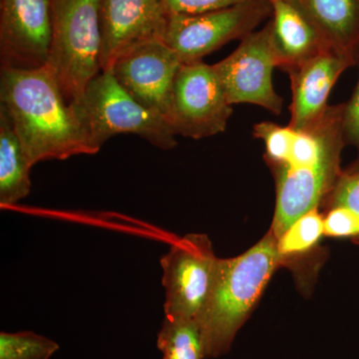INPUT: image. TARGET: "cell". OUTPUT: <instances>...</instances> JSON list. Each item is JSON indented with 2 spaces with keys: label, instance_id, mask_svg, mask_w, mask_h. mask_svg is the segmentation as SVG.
I'll use <instances>...</instances> for the list:
<instances>
[{
  "label": "cell",
  "instance_id": "obj_15",
  "mask_svg": "<svg viewBox=\"0 0 359 359\" xmlns=\"http://www.w3.org/2000/svg\"><path fill=\"white\" fill-rule=\"evenodd\" d=\"M335 50L355 57L359 46V0H292Z\"/></svg>",
  "mask_w": 359,
  "mask_h": 359
},
{
  "label": "cell",
  "instance_id": "obj_14",
  "mask_svg": "<svg viewBox=\"0 0 359 359\" xmlns=\"http://www.w3.org/2000/svg\"><path fill=\"white\" fill-rule=\"evenodd\" d=\"M271 4V41L278 68H292L332 49L320 30L292 0H269ZM334 49V48H332Z\"/></svg>",
  "mask_w": 359,
  "mask_h": 359
},
{
  "label": "cell",
  "instance_id": "obj_9",
  "mask_svg": "<svg viewBox=\"0 0 359 359\" xmlns=\"http://www.w3.org/2000/svg\"><path fill=\"white\" fill-rule=\"evenodd\" d=\"M229 102L252 104L280 115L282 97L273 84V72L278 68L269 21L261 30L241 40L228 57L214 65Z\"/></svg>",
  "mask_w": 359,
  "mask_h": 359
},
{
  "label": "cell",
  "instance_id": "obj_21",
  "mask_svg": "<svg viewBox=\"0 0 359 359\" xmlns=\"http://www.w3.org/2000/svg\"><path fill=\"white\" fill-rule=\"evenodd\" d=\"M325 235L335 238H348L359 244V216L346 207H332L325 217Z\"/></svg>",
  "mask_w": 359,
  "mask_h": 359
},
{
  "label": "cell",
  "instance_id": "obj_16",
  "mask_svg": "<svg viewBox=\"0 0 359 359\" xmlns=\"http://www.w3.org/2000/svg\"><path fill=\"white\" fill-rule=\"evenodd\" d=\"M32 168L11 116L0 105V205L2 208L13 207L29 195Z\"/></svg>",
  "mask_w": 359,
  "mask_h": 359
},
{
  "label": "cell",
  "instance_id": "obj_12",
  "mask_svg": "<svg viewBox=\"0 0 359 359\" xmlns=\"http://www.w3.org/2000/svg\"><path fill=\"white\" fill-rule=\"evenodd\" d=\"M167 15L162 0H101V71L133 45L162 40Z\"/></svg>",
  "mask_w": 359,
  "mask_h": 359
},
{
  "label": "cell",
  "instance_id": "obj_6",
  "mask_svg": "<svg viewBox=\"0 0 359 359\" xmlns=\"http://www.w3.org/2000/svg\"><path fill=\"white\" fill-rule=\"evenodd\" d=\"M219 259L205 233H188L171 245L160 261L166 318L197 320L211 294Z\"/></svg>",
  "mask_w": 359,
  "mask_h": 359
},
{
  "label": "cell",
  "instance_id": "obj_5",
  "mask_svg": "<svg viewBox=\"0 0 359 359\" xmlns=\"http://www.w3.org/2000/svg\"><path fill=\"white\" fill-rule=\"evenodd\" d=\"M271 11L269 0H250L211 13L168 14L162 40L183 65L202 62L224 45L256 32Z\"/></svg>",
  "mask_w": 359,
  "mask_h": 359
},
{
  "label": "cell",
  "instance_id": "obj_7",
  "mask_svg": "<svg viewBox=\"0 0 359 359\" xmlns=\"http://www.w3.org/2000/svg\"><path fill=\"white\" fill-rule=\"evenodd\" d=\"M233 105L214 65H182L175 79L169 126L176 136L203 139L223 133Z\"/></svg>",
  "mask_w": 359,
  "mask_h": 359
},
{
  "label": "cell",
  "instance_id": "obj_23",
  "mask_svg": "<svg viewBox=\"0 0 359 359\" xmlns=\"http://www.w3.org/2000/svg\"><path fill=\"white\" fill-rule=\"evenodd\" d=\"M325 201L328 209L341 205L353 210L359 216V172L344 170Z\"/></svg>",
  "mask_w": 359,
  "mask_h": 359
},
{
  "label": "cell",
  "instance_id": "obj_10",
  "mask_svg": "<svg viewBox=\"0 0 359 359\" xmlns=\"http://www.w3.org/2000/svg\"><path fill=\"white\" fill-rule=\"evenodd\" d=\"M182 65L172 49L156 39L139 42L123 52L110 71L137 102L168 123L175 79Z\"/></svg>",
  "mask_w": 359,
  "mask_h": 359
},
{
  "label": "cell",
  "instance_id": "obj_3",
  "mask_svg": "<svg viewBox=\"0 0 359 359\" xmlns=\"http://www.w3.org/2000/svg\"><path fill=\"white\" fill-rule=\"evenodd\" d=\"M51 39L47 67L65 100L76 103L101 72V0H49Z\"/></svg>",
  "mask_w": 359,
  "mask_h": 359
},
{
  "label": "cell",
  "instance_id": "obj_19",
  "mask_svg": "<svg viewBox=\"0 0 359 359\" xmlns=\"http://www.w3.org/2000/svg\"><path fill=\"white\" fill-rule=\"evenodd\" d=\"M59 344L33 332L0 334V359H50Z\"/></svg>",
  "mask_w": 359,
  "mask_h": 359
},
{
  "label": "cell",
  "instance_id": "obj_17",
  "mask_svg": "<svg viewBox=\"0 0 359 359\" xmlns=\"http://www.w3.org/2000/svg\"><path fill=\"white\" fill-rule=\"evenodd\" d=\"M163 359H205L199 327L195 320L165 316L157 335Z\"/></svg>",
  "mask_w": 359,
  "mask_h": 359
},
{
  "label": "cell",
  "instance_id": "obj_4",
  "mask_svg": "<svg viewBox=\"0 0 359 359\" xmlns=\"http://www.w3.org/2000/svg\"><path fill=\"white\" fill-rule=\"evenodd\" d=\"M71 105L99 151L119 134L137 135L162 150L177 146L176 135L166 120L137 102L111 71H101L90 82L81 99Z\"/></svg>",
  "mask_w": 359,
  "mask_h": 359
},
{
  "label": "cell",
  "instance_id": "obj_8",
  "mask_svg": "<svg viewBox=\"0 0 359 359\" xmlns=\"http://www.w3.org/2000/svg\"><path fill=\"white\" fill-rule=\"evenodd\" d=\"M346 146L344 131L332 139L320 159L308 164H285L273 169L276 177V211L271 233L282 237L297 219L318 209L344 170L340 167Z\"/></svg>",
  "mask_w": 359,
  "mask_h": 359
},
{
  "label": "cell",
  "instance_id": "obj_13",
  "mask_svg": "<svg viewBox=\"0 0 359 359\" xmlns=\"http://www.w3.org/2000/svg\"><path fill=\"white\" fill-rule=\"evenodd\" d=\"M353 66L354 56L332 48L287 72L292 88L290 126L299 131L318 121L330 107L328 97L337 80Z\"/></svg>",
  "mask_w": 359,
  "mask_h": 359
},
{
  "label": "cell",
  "instance_id": "obj_1",
  "mask_svg": "<svg viewBox=\"0 0 359 359\" xmlns=\"http://www.w3.org/2000/svg\"><path fill=\"white\" fill-rule=\"evenodd\" d=\"M0 70V105L11 116L32 167L99 152L46 65Z\"/></svg>",
  "mask_w": 359,
  "mask_h": 359
},
{
  "label": "cell",
  "instance_id": "obj_22",
  "mask_svg": "<svg viewBox=\"0 0 359 359\" xmlns=\"http://www.w3.org/2000/svg\"><path fill=\"white\" fill-rule=\"evenodd\" d=\"M355 66L358 69V82L351 98L344 103V139L346 145H351L358 152L356 159L347 170L359 172V46L355 52Z\"/></svg>",
  "mask_w": 359,
  "mask_h": 359
},
{
  "label": "cell",
  "instance_id": "obj_2",
  "mask_svg": "<svg viewBox=\"0 0 359 359\" xmlns=\"http://www.w3.org/2000/svg\"><path fill=\"white\" fill-rule=\"evenodd\" d=\"M285 263L271 231L244 254L219 259L211 294L196 320L205 358L230 351L273 273Z\"/></svg>",
  "mask_w": 359,
  "mask_h": 359
},
{
  "label": "cell",
  "instance_id": "obj_20",
  "mask_svg": "<svg viewBox=\"0 0 359 359\" xmlns=\"http://www.w3.org/2000/svg\"><path fill=\"white\" fill-rule=\"evenodd\" d=\"M297 131L287 125L280 126L273 122H261L255 125L252 136L263 140L266 159L271 169L283 166L290 159Z\"/></svg>",
  "mask_w": 359,
  "mask_h": 359
},
{
  "label": "cell",
  "instance_id": "obj_24",
  "mask_svg": "<svg viewBox=\"0 0 359 359\" xmlns=\"http://www.w3.org/2000/svg\"><path fill=\"white\" fill-rule=\"evenodd\" d=\"M167 14H200L221 11L250 0H162Z\"/></svg>",
  "mask_w": 359,
  "mask_h": 359
},
{
  "label": "cell",
  "instance_id": "obj_18",
  "mask_svg": "<svg viewBox=\"0 0 359 359\" xmlns=\"http://www.w3.org/2000/svg\"><path fill=\"white\" fill-rule=\"evenodd\" d=\"M325 235V217L318 209L311 210L294 222L276 240L278 252L285 262L292 257L306 254L313 249Z\"/></svg>",
  "mask_w": 359,
  "mask_h": 359
},
{
  "label": "cell",
  "instance_id": "obj_11",
  "mask_svg": "<svg viewBox=\"0 0 359 359\" xmlns=\"http://www.w3.org/2000/svg\"><path fill=\"white\" fill-rule=\"evenodd\" d=\"M50 39L49 0H0V68L42 67Z\"/></svg>",
  "mask_w": 359,
  "mask_h": 359
}]
</instances>
